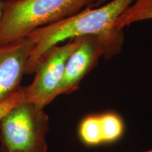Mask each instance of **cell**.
<instances>
[{"label": "cell", "instance_id": "obj_1", "mask_svg": "<svg viewBox=\"0 0 152 152\" xmlns=\"http://www.w3.org/2000/svg\"><path fill=\"white\" fill-rule=\"evenodd\" d=\"M134 0H111L97 7H87L75 15L43 26L27 37L34 48L28 61L26 74H33L35 64L47 50L66 39L87 35H101L110 38L124 37L123 30L114 27L121 14Z\"/></svg>", "mask_w": 152, "mask_h": 152}, {"label": "cell", "instance_id": "obj_2", "mask_svg": "<svg viewBox=\"0 0 152 152\" xmlns=\"http://www.w3.org/2000/svg\"><path fill=\"white\" fill-rule=\"evenodd\" d=\"M96 0H4L0 18V45L26 37L37 28L54 23Z\"/></svg>", "mask_w": 152, "mask_h": 152}, {"label": "cell", "instance_id": "obj_3", "mask_svg": "<svg viewBox=\"0 0 152 152\" xmlns=\"http://www.w3.org/2000/svg\"><path fill=\"white\" fill-rule=\"evenodd\" d=\"M49 118L44 107L17 104L0 119L2 152H47Z\"/></svg>", "mask_w": 152, "mask_h": 152}, {"label": "cell", "instance_id": "obj_4", "mask_svg": "<svg viewBox=\"0 0 152 152\" xmlns=\"http://www.w3.org/2000/svg\"><path fill=\"white\" fill-rule=\"evenodd\" d=\"M80 39L75 37L64 45H57L42 55L33 69L35 77L31 84L20 89L12 95L14 103L26 102L45 108L57 97L66 62Z\"/></svg>", "mask_w": 152, "mask_h": 152}, {"label": "cell", "instance_id": "obj_5", "mask_svg": "<svg viewBox=\"0 0 152 152\" xmlns=\"http://www.w3.org/2000/svg\"><path fill=\"white\" fill-rule=\"evenodd\" d=\"M78 47L66 62L64 76L56 96L77 90L83 78L97 66L101 57L111 59L121 52L125 37L110 38L101 35L79 37Z\"/></svg>", "mask_w": 152, "mask_h": 152}, {"label": "cell", "instance_id": "obj_6", "mask_svg": "<svg viewBox=\"0 0 152 152\" xmlns=\"http://www.w3.org/2000/svg\"><path fill=\"white\" fill-rule=\"evenodd\" d=\"M34 45L28 37L0 45V104L20 86Z\"/></svg>", "mask_w": 152, "mask_h": 152}, {"label": "cell", "instance_id": "obj_7", "mask_svg": "<svg viewBox=\"0 0 152 152\" xmlns=\"http://www.w3.org/2000/svg\"><path fill=\"white\" fill-rule=\"evenodd\" d=\"M152 19V0H134L118 18L114 27L116 30Z\"/></svg>", "mask_w": 152, "mask_h": 152}, {"label": "cell", "instance_id": "obj_8", "mask_svg": "<svg viewBox=\"0 0 152 152\" xmlns=\"http://www.w3.org/2000/svg\"><path fill=\"white\" fill-rule=\"evenodd\" d=\"M103 144H111L118 141L125 131L124 121L118 113L106 112L99 115Z\"/></svg>", "mask_w": 152, "mask_h": 152}, {"label": "cell", "instance_id": "obj_9", "mask_svg": "<svg viewBox=\"0 0 152 152\" xmlns=\"http://www.w3.org/2000/svg\"><path fill=\"white\" fill-rule=\"evenodd\" d=\"M78 136L81 142L87 147H96L103 144L99 115H90L80 123Z\"/></svg>", "mask_w": 152, "mask_h": 152}, {"label": "cell", "instance_id": "obj_10", "mask_svg": "<svg viewBox=\"0 0 152 152\" xmlns=\"http://www.w3.org/2000/svg\"><path fill=\"white\" fill-rule=\"evenodd\" d=\"M109 0H96V1H95L94 5H93V7H100V6L103 5L105 4L106 1H108Z\"/></svg>", "mask_w": 152, "mask_h": 152}, {"label": "cell", "instance_id": "obj_11", "mask_svg": "<svg viewBox=\"0 0 152 152\" xmlns=\"http://www.w3.org/2000/svg\"><path fill=\"white\" fill-rule=\"evenodd\" d=\"M1 4H2V1L0 0V18H1Z\"/></svg>", "mask_w": 152, "mask_h": 152}, {"label": "cell", "instance_id": "obj_12", "mask_svg": "<svg viewBox=\"0 0 152 152\" xmlns=\"http://www.w3.org/2000/svg\"><path fill=\"white\" fill-rule=\"evenodd\" d=\"M144 152H152V148L151 149H149V150H148V151H144Z\"/></svg>", "mask_w": 152, "mask_h": 152}]
</instances>
